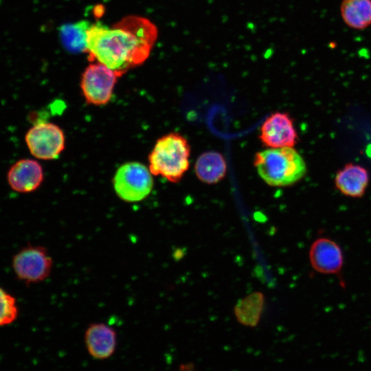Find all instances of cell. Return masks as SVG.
Here are the masks:
<instances>
[{
	"mask_svg": "<svg viewBox=\"0 0 371 371\" xmlns=\"http://www.w3.org/2000/svg\"><path fill=\"white\" fill-rule=\"evenodd\" d=\"M153 175L148 166L138 161L122 164L113 178L117 196L122 201L136 203L145 199L153 188Z\"/></svg>",
	"mask_w": 371,
	"mask_h": 371,
	"instance_id": "277c9868",
	"label": "cell"
},
{
	"mask_svg": "<svg viewBox=\"0 0 371 371\" xmlns=\"http://www.w3.org/2000/svg\"><path fill=\"white\" fill-rule=\"evenodd\" d=\"M193 369H194V364H192V363L181 365L180 366L181 370H191Z\"/></svg>",
	"mask_w": 371,
	"mask_h": 371,
	"instance_id": "ac0fdd59",
	"label": "cell"
},
{
	"mask_svg": "<svg viewBox=\"0 0 371 371\" xmlns=\"http://www.w3.org/2000/svg\"><path fill=\"white\" fill-rule=\"evenodd\" d=\"M25 142L32 156L41 160L57 159L65 148V135L57 124L39 121L26 132Z\"/></svg>",
	"mask_w": 371,
	"mask_h": 371,
	"instance_id": "8992f818",
	"label": "cell"
},
{
	"mask_svg": "<svg viewBox=\"0 0 371 371\" xmlns=\"http://www.w3.org/2000/svg\"><path fill=\"white\" fill-rule=\"evenodd\" d=\"M339 10L349 27L363 30L371 25V0H342Z\"/></svg>",
	"mask_w": 371,
	"mask_h": 371,
	"instance_id": "5bb4252c",
	"label": "cell"
},
{
	"mask_svg": "<svg viewBox=\"0 0 371 371\" xmlns=\"http://www.w3.org/2000/svg\"><path fill=\"white\" fill-rule=\"evenodd\" d=\"M264 304L265 295L259 291L240 299L234 308L237 321L245 326H256L260 322Z\"/></svg>",
	"mask_w": 371,
	"mask_h": 371,
	"instance_id": "9a60e30c",
	"label": "cell"
},
{
	"mask_svg": "<svg viewBox=\"0 0 371 371\" xmlns=\"http://www.w3.org/2000/svg\"><path fill=\"white\" fill-rule=\"evenodd\" d=\"M190 146L181 134L171 132L158 138L148 157V168L153 176L178 183L190 165Z\"/></svg>",
	"mask_w": 371,
	"mask_h": 371,
	"instance_id": "3957f363",
	"label": "cell"
},
{
	"mask_svg": "<svg viewBox=\"0 0 371 371\" xmlns=\"http://www.w3.org/2000/svg\"><path fill=\"white\" fill-rule=\"evenodd\" d=\"M313 269L325 275L339 276L344 267V258L339 245L328 237L317 238L308 252Z\"/></svg>",
	"mask_w": 371,
	"mask_h": 371,
	"instance_id": "ba28073f",
	"label": "cell"
},
{
	"mask_svg": "<svg viewBox=\"0 0 371 371\" xmlns=\"http://www.w3.org/2000/svg\"><path fill=\"white\" fill-rule=\"evenodd\" d=\"M254 162L265 182L275 187L294 184L306 172L304 159L293 147L269 148L258 152Z\"/></svg>",
	"mask_w": 371,
	"mask_h": 371,
	"instance_id": "7a4b0ae2",
	"label": "cell"
},
{
	"mask_svg": "<svg viewBox=\"0 0 371 371\" xmlns=\"http://www.w3.org/2000/svg\"><path fill=\"white\" fill-rule=\"evenodd\" d=\"M196 177L207 184L216 183L222 180L227 173V164L224 157L216 151L202 153L194 165Z\"/></svg>",
	"mask_w": 371,
	"mask_h": 371,
	"instance_id": "4fadbf2b",
	"label": "cell"
},
{
	"mask_svg": "<svg viewBox=\"0 0 371 371\" xmlns=\"http://www.w3.org/2000/svg\"><path fill=\"white\" fill-rule=\"evenodd\" d=\"M90 25L86 20L61 25L59 34L65 48L70 52H87V31Z\"/></svg>",
	"mask_w": 371,
	"mask_h": 371,
	"instance_id": "2e32d148",
	"label": "cell"
},
{
	"mask_svg": "<svg viewBox=\"0 0 371 371\" xmlns=\"http://www.w3.org/2000/svg\"><path fill=\"white\" fill-rule=\"evenodd\" d=\"M15 298L0 287V326L12 323L18 316Z\"/></svg>",
	"mask_w": 371,
	"mask_h": 371,
	"instance_id": "e0dca14e",
	"label": "cell"
},
{
	"mask_svg": "<svg viewBox=\"0 0 371 371\" xmlns=\"http://www.w3.org/2000/svg\"><path fill=\"white\" fill-rule=\"evenodd\" d=\"M44 179L39 162L32 159H21L14 163L7 172V181L14 191L30 193L37 190Z\"/></svg>",
	"mask_w": 371,
	"mask_h": 371,
	"instance_id": "30bf717a",
	"label": "cell"
},
{
	"mask_svg": "<svg viewBox=\"0 0 371 371\" xmlns=\"http://www.w3.org/2000/svg\"><path fill=\"white\" fill-rule=\"evenodd\" d=\"M85 344L90 356L98 360L110 358L117 348V334L104 323H91L85 333Z\"/></svg>",
	"mask_w": 371,
	"mask_h": 371,
	"instance_id": "8fae6325",
	"label": "cell"
},
{
	"mask_svg": "<svg viewBox=\"0 0 371 371\" xmlns=\"http://www.w3.org/2000/svg\"><path fill=\"white\" fill-rule=\"evenodd\" d=\"M12 266L19 280L32 284L41 282L49 276L53 260L45 247L29 245L13 256Z\"/></svg>",
	"mask_w": 371,
	"mask_h": 371,
	"instance_id": "5b68a950",
	"label": "cell"
},
{
	"mask_svg": "<svg viewBox=\"0 0 371 371\" xmlns=\"http://www.w3.org/2000/svg\"><path fill=\"white\" fill-rule=\"evenodd\" d=\"M157 38L155 24L139 16H127L111 27L97 22L87 31V52L120 76L148 58Z\"/></svg>",
	"mask_w": 371,
	"mask_h": 371,
	"instance_id": "6da1fadb",
	"label": "cell"
},
{
	"mask_svg": "<svg viewBox=\"0 0 371 371\" xmlns=\"http://www.w3.org/2000/svg\"><path fill=\"white\" fill-rule=\"evenodd\" d=\"M119 77L105 65L97 62L87 67L82 74L80 89L85 102L94 106L108 104Z\"/></svg>",
	"mask_w": 371,
	"mask_h": 371,
	"instance_id": "52a82bcc",
	"label": "cell"
},
{
	"mask_svg": "<svg viewBox=\"0 0 371 371\" xmlns=\"http://www.w3.org/2000/svg\"><path fill=\"white\" fill-rule=\"evenodd\" d=\"M260 139L269 148L293 147L297 141V134L293 119L286 113L271 114L261 126Z\"/></svg>",
	"mask_w": 371,
	"mask_h": 371,
	"instance_id": "9c48e42d",
	"label": "cell"
},
{
	"mask_svg": "<svg viewBox=\"0 0 371 371\" xmlns=\"http://www.w3.org/2000/svg\"><path fill=\"white\" fill-rule=\"evenodd\" d=\"M369 183V174L363 166L348 164L336 174V188L344 195L359 198L362 196Z\"/></svg>",
	"mask_w": 371,
	"mask_h": 371,
	"instance_id": "7c38bea8",
	"label": "cell"
}]
</instances>
